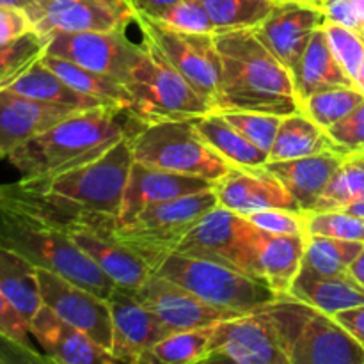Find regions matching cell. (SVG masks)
I'll return each instance as SVG.
<instances>
[{
    "mask_svg": "<svg viewBox=\"0 0 364 364\" xmlns=\"http://www.w3.org/2000/svg\"><path fill=\"white\" fill-rule=\"evenodd\" d=\"M220 59V89L215 110L301 112L294 77L256 34V27L213 34Z\"/></svg>",
    "mask_w": 364,
    "mask_h": 364,
    "instance_id": "2",
    "label": "cell"
},
{
    "mask_svg": "<svg viewBox=\"0 0 364 364\" xmlns=\"http://www.w3.org/2000/svg\"><path fill=\"white\" fill-rule=\"evenodd\" d=\"M43 304L110 352L112 316L105 299L48 270L36 269Z\"/></svg>",
    "mask_w": 364,
    "mask_h": 364,
    "instance_id": "15",
    "label": "cell"
},
{
    "mask_svg": "<svg viewBox=\"0 0 364 364\" xmlns=\"http://www.w3.org/2000/svg\"><path fill=\"white\" fill-rule=\"evenodd\" d=\"M153 274L187 288L217 308L240 313L256 311L279 297L265 283L235 267L180 252L166 256Z\"/></svg>",
    "mask_w": 364,
    "mask_h": 364,
    "instance_id": "8",
    "label": "cell"
},
{
    "mask_svg": "<svg viewBox=\"0 0 364 364\" xmlns=\"http://www.w3.org/2000/svg\"><path fill=\"white\" fill-rule=\"evenodd\" d=\"M38 0H0V6L7 7H16V9H28L32 4H36Z\"/></svg>",
    "mask_w": 364,
    "mask_h": 364,
    "instance_id": "51",
    "label": "cell"
},
{
    "mask_svg": "<svg viewBox=\"0 0 364 364\" xmlns=\"http://www.w3.org/2000/svg\"><path fill=\"white\" fill-rule=\"evenodd\" d=\"M0 244L18 252L36 269L48 270L105 299L116 283L57 228L11 210H0Z\"/></svg>",
    "mask_w": 364,
    "mask_h": 364,
    "instance_id": "5",
    "label": "cell"
},
{
    "mask_svg": "<svg viewBox=\"0 0 364 364\" xmlns=\"http://www.w3.org/2000/svg\"><path fill=\"white\" fill-rule=\"evenodd\" d=\"M323 31L340 66L352 80H355L364 63V38L352 28L333 21H326Z\"/></svg>",
    "mask_w": 364,
    "mask_h": 364,
    "instance_id": "41",
    "label": "cell"
},
{
    "mask_svg": "<svg viewBox=\"0 0 364 364\" xmlns=\"http://www.w3.org/2000/svg\"><path fill=\"white\" fill-rule=\"evenodd\" d=\"M288 295L331 316L364 304V288L350 274L318 276L301 269Z\"/></svg>",
    "mask_w": 364,
    "mask_h": 364,
    "instance_id": "27",
    "label": "cell"
},
{
    "mask_svg": "<svg viewBox=\"0 0 364 364\" xmlns=\"http://www.w3.org/2000/svg\"><path fill=\"white\" fill-rule=\"evenodd\" d=\"M112 316V347L110 354L117 363L139 364L142 354L174 333L151 308L139 299L137 291L116 284L107 297Z\"/></svg>",
    "mask_w": 364,
    "mask_h": 364,
    "instance_id": "16",
    "label": "cell"
},
{
    "mask_svg": "<svg viewBox=\"0 0 364 364\" xmlns=\"http://www.w3.org/2000/svg\"><path fill=\"white\" fill-rule=\"evenodd\" d=\"M38 34L128 28L137 20L130 0H38L25 9Z\"/></svg>",
    "mask_w": 364,
    "mask_h": 364,
    "instance_id": "12",
    "label": "cell"
},
{
    "mask_svg": "<svg viewBox=\"0 0 364 364\" xmlns=\"http://www.w3.org/2000/svg\"><path fill=\"white\" fill-rule=\"evenodd\" d=\"M0 336L9 338L11 341L21 345L27 350L38 352L31 341L28 323L2 294H0Z\"/></svg>",
    "mask_w": 364,
    "mask_h": 364,
    "instance_id": "46",
    "label": "cell"
},
{
    "mask_svg": "<svg viewBox=\"0 0 364 364\" xmlns=\"http://www.w3.org/2000/svg\"><path fill=\"white\" fill-rule=\"evenodd\" d=\"M215 112H219L231 127L237 128L252 144L258 146L265 153H270L283 116L255 112V110H215Z\"/></svg>",
    "mask_w": 364,
    "mask_h": 364,
    "instance_id": "39",
    "label": "cell"
},
{
    "mask_svg": "<svg viewBox=\"0 0 364 364\" xmlns=\"http://www.w3.org/2000/svg\"><path fill=\"white\" fill-rule=\"evenodd\" d=\"M135 23L146 41L151 43L215 109L220 89V59L213 34L185 32L139 13Z\"/></svg>",
    "mask_w": 364,
    "mask_h": 364,
    "instance_id": "10",
    "label": "cell"
},
{
    "mask_svg": "<svg viewBox=\"0 0 364 364\" xmlns=\"http://www.w3.org/2000/svg\"><path fill=\"white\" fill-rule=\"evenodd\" d=\"M135 291L139 299L148 308H151L171 331L198 329V327L213 326L220 320L244 315L233 309L217 308L188 291L187 288L156 274H151Z\"/></svg>",
    "mask_w": 364,
    "mask_h": 364,
    "instance_id": "17",
    "label": "cell"
},
{
    "mask_svg": "<svg viewBox=\"0 0 364 364\" xmlns=\"http://www.w3.org/2000/svg\"><path fill=\"white\" fill-rule=\"evenodd\" d=\"M354 84H355V87H358V89H359V91H361V92H363V95H364V63H363L361 70H359L358 77H355Z\"/></svg>",
    "mask_w": 364,
    "mask_h": 364,
    "instance_id": "53",
    "label": "cell"
},
{
    "mask_svg": "<svg viewBox=\"0 0 364 364\" xmlns=\"http://www.w3.org/2000/svg\"><path fill=\"white\" fill-rule=\"evenodd\" d=\"M75 112L80 110L0 91V160Z\"/></svg>",
    "mask_w": 364,
    "mask_h": 364,
    "instance_id": "23",
    "label": "cell"
},
{
    "mask_svg": "<svg viewBox=\"0 0 364 364\" xmlns=\"http://www.w3.org/2000/svg\"><path fill=\"white\" fill-rule=\"evenodd\" d=\"M308 2H311V0H308Z\"/></svg>",
    "mask_w": 364,
    "mask_h": 364,
    "instance_id": "55",
    "label": "cell"
},
{
    "mask_svg": "<svg viewBox=\"0 0 364 364\" xmlns=\"http://www.w3.org/2000/svg\"><path fill=\"white\" fill-rule=\"evenodd\" d=\"M290 364H364V348L334 316L279 295L262 306Z\"/></svg>",
    "mask_w": 364,
    "mask_h": 364,
    "instance_id": "4",
    "label": "cell"
},
{
    "mask_svg": "<svg viewBox=\"0 0 364 364\" xmlns=\"http://www.w3.org/2000/svg\"><path fill=\"white\" fill-rule=\"evenodd\" d=\"M283 2H291V0H283Z\"/></svg>",
    "mask_w": 364,
    "mask_h": 364,
    "instance_id": "54",
    "label": "cell"
},
{
    "mask_svg": "<svg viewBox=\"0 0 364 364\" xmlns=\"http://www.w3.org/2000/svg\"><path fill=\"white\" fill-rule=\"evenodd\" d=\"M304 249V235H272L252 226L249 238V276L265 283L277 295H288L291 283L301 272Z\"/></svg>",
    "mask_w": 364,
    "mask_h": 364,
    "instance_id": "20",
    "label": "cell"
},
{
    "mask_svg": "<svg viewBox=\"0 0 364 364\" xmlns=\"http://www.w3.org/2000/svg\"><path fill=\"white\" fill-rule=\"evenodd\" d=\"M327 134L343 155H364V100L343 119L327 128Z\"/></svg>",
    "mask_w": 364,
    "mask_h": 364,
    "instance_id": "44",
    "label": "cell"
},
{
    "mask_svg": "<svg viewBox=\"0 0 364 364\" xmlns=\"http://www.w3.org/2000/svg\"><path fill=\"white\" fill-rule=\"evenodd\" d=\"M215 326V323H213ZM213 326L174 331L142 354L139 364H198L206 363Z\"/></svg>",
    "mask_w": 364,
    "mask_h": 364,
    "instance_id": "33",
    "label": "cell"
},
{
    "mask_svg": "<svg viewBox=\"0 0 364 364\" xmlns=\"http://www.w3.org/2000/svg\"><path fill=\"white\" fill-rule=\"evenodd\" d=\"M142 43V55L124 84L132 98L128 112L135 121L141 124L191 121L215 110L151 43L146 39Z\"/></svg>",
    "mask_w": 364,
    "mask_h": 364,
    "instance_id": "6",
    "label": "cell"
},
{
    "mask_svg": "<svg viewBox=\"0 0 364 364\" xmlns=\"http://www.w3.org/2000/svg\"><path fill=\"white\" fill-rule=\"evenodd\" d=\"M213 192L219 206L244 217L269 208L302 212L287 187L265 166H231L224 176L215 180Z\"/></svg>",
    "mask_w": 364,
    "mask_h": 364,
    "instance_id": "18",
    "label": "cell"
},
{
    "mask_svg": "<svg viewBox=\"0 0 364 364\" xmlns=\"http://www.w3.org/2000/svg\"><path fill=\"white\" fill-rule=\"evenodd\" d=\"M364 199V155H347L311 212L345 210Z\"/></svg>",
    "mask_w": 364,
    "mask_h": 364,
    "instance_id": "35",
    "label": "cell"
},
{
    "mask_svg": "<svg viewBox=\"0 0 364 364\" xmlns=\"http://www.w3.org/2000/svg\"><path fill=\"white\" fill-rule=\"evenodd\" d=\"M0 91H9L14 92V95L25 96V98L53 103V105L68 107V109L73 110H91L96 109V107L107 105L100 100L75 91L59 75H55L50 68H46L41 63V59L32 64L31 68H27L21 75H18L13 82H9Z\"/></svg>",
    "mask_w": 364,
    "mask_h": 364,
    "instance_id": "28",
    "label": "cell"
},
{
    "mask_svg": "<svg viewBox=\"0 0 364 364\" xmlns=\"http://www.w3.org/2000/svg\"><path fill=\"white\" fill-rule=\"evenodd\" d=\"M206 363L290 364L272 322L262 309L217 322Z\"/></svg>",
    "mask_w": 364,
    "mask_h": 364,
    "instance_id": "13",
    "label": "cell"
},
{
    "mask_svg": "<svg viewBox=\"0 0 364 364\" xmlns=\"http://www.w3.org/2000/svg\"><path fill=\"white\" fill-rule=\"evenodd\" d=\"M213 183L215 181L206 180V178L159 169V167L146 166L134 160L127 187H124L119 223L128 220L146 206L159 205L171 199L196 194V192L210 191L213 188Z\"/></svg>",
    "mask_w": 364,
    "mask_h": 364,
    "instance_id": "22",
    "label": "cell"
},
{
    "mask_svg": "<svg viewBox=\"0 0 364 364\" xmlns=\"http://www.w3.org/2000/svg\"><path fill=\"white\" fill-rule=\"evenodd\" d=\"M322 151H340V149L336 148L326 128L316 124L304 112H295L283 116L281 119L269 153V162L301 159Z\"/></svg>",
    "mask_w": 364,
    "mask_h": 364,
    "instance_id": "29",
    "label": "cell"
},
{
    "mask_svg": "<svg viewBox=\"0 0 364 364\" xmlns=\"http://www.w3.org/2000/svg\"><path fill=\"white\" fill-rule=\"evenodd\" d=\"M180 2V0H130L132 6L135 7L139 14H146V16H156L162 9L173 6V4Z\"/></svg>",
    "mask_w": 364,
    "mask_h": 364,
    "instance_id": "49",
    "label": "cell"
},
{
    "mask_svg": "<svg viewBox=\"0 0 364 364\" xmlns=\"http://www.w3.org/2000/svg\"><path fill=\"white\" fill-rule=\"evenodd\" d=\"M326 23V14L308 0L281 2L277 9L256 27L263 45L294 75L306 46L318 27Z\"/></svg>",
    "mask_w": 364,
    "mask_h": 364,
    "instance_id": "19",
    "label": "cell"
},
{
    "mask_svg": "<svg viewBox=\"0 0 364 364\" xmlns=\"http://www.w3.org/2000/svg\"><path fill=\"white\" fill-rule=\"evenodd\" d=\"M343 212L354 213V215H358V217H363V219H364V199H363V201H359V203H354V205H350V206H348V208H345Z\"/></svg>",
    "mask_w": 364,
    "mask_h": 364,
    "instance_id": "52",
    "label": "cell"
},
{
    "mask_svg": "<svg viewBox=\"0 0 364 364\" xmlns=\"http://www.w3.org/2000/svg\"><path fill=\"white\" fill-rule=\"evenodd\" d=\"M155 18L160 23L180 28L185 32H203V34H215V25L206 13L205 6L199 0H180L173 6L160 11Z\"/></svg>",
    "mask_w": 364,
    "mask_h": 364,
    "instance_id": "42",
    "label": "cell"
},
{
    "mask_svg": "<svg viewBox=\"0 0 364 364\" xmlns=\"http://www.w3.org/2000/svg\"><path fill=\"white\" fill-rule=\"evenodd\" d=\"M130 142L135 162L159 169L215 181L231 167L199 137L194 119L142 124Z\"/></svg>",
    "mask_w": 364,
    "mask_h": 364,
    "instance_id": "9",
    "label": "cell"
},
{
    "mask_svg": "<svg viewBox=\"0 0 364 364\" xmlns=\"http://www.w3.org/2000/svg\"><path fill=\"white\" fill-rule=\"evenodd\" d=\"M130 137L80 167L0 183V210L63 231L84 228L112 237L119 226L121 203L134 164Z\"/></svg>",
    "mask_w": 364,
    "mask_h": 364,
    "instance_id": "1",
    "label": "cell"
},
{
    "mask_svg": "<svg viewBox=\"0 0 364 364\" xmlns=\"http://www.w3.org/2000/svg\"><path fill=\"white\" fill-rule=\"evenodd\" d=\"M194 127L199 137L230 166L256 167L269 162V153L252 144L215 110L194 119Z\"/></svg>",
    "mask_w": 364,
    "mask_h": 364,
    "instance_id": "30",
    "label": "cell"
},
{
    "mask_svg": "<svg viewBox=\"0 0 364 364\" xmlns=\"http://www.w3.org/2000/svg\"><path fill=\"white\" fill-rule=\"evenodd\" d=\"M363 247L361 242L308 235L301 269L318 276H345Z\"/></svg>",
    "mask_w": 364,
    "mask_h": 364,
    "instance_id": "34",
    "label": "cell"
},
{
    "mask_svg": "<svg viewBox=\"0 0 364 364\" xmlns=\"http://www.w3.org/2000/svg\"><path fill=\"white\" fill-rule=\"evenodd\" d=\"M251 228L244 215L217 205L188 231L174 252L213 259L249 274Z\"/></svg>",
    "mask_w": 364,
    "mask_h": 364,
    "instance_id": "14",
    "label": "cell"
},
{
    "mask_svg": "<svg viewBox=\"0 0 364 364\" xmlns=\"http://www.w3.org/2000/svg\"><path fill=\"white\" fill-rule=\"evenodd\" d=\"M219 205L213 188L183 198L171 199L142 208L124 223H119L112 238L141 256L149 269L176 251L188 231Z\"/></svg>",
    "mask_w": 364,
    "mask_h": 364,
    "instance_id": "7",
    "label": "cell"
},
{
    "mask_svg": "<svg viewBox=\"0 0 364 364\" xmlns=\"http://www.w3.org/2000/svg\"><path fill=\"white\" fill-rule=\"evenodd\" d=\"M363 100L364 95L355 85L326 89L302 100L301 112L327 130L334 123L343 119L348 112H352Z\"/></svg>",
    "mask_w": 364,
    "mask_h": 364,
    "instance_id": "37",
    "label": "cell"
},
{
    "mask_svg": "<svg viewBox=\"0 0 364 364\" xmlns=\"http://www.w3.org/2000/svg\"><path fill=\"white\" fill-rule=\"evenodd\" d=\"M345 156L340 151H322L301 159L267 162L265 167L287 187L302 212H311Z\"/></svg>",
    "mask_w": 364,
    "mask_h": 364,
    "instance_id": "24",
    "label": "cell"
},
{
    "mask_svg": "<svg viewBox=\"0 0 364 364\" xmlns=\"http://www.w3.org/2000/svg\"><path fill=\"white\" fill-rule=\"evenodd\" d=\"M323 14L326 21L352 28L364 38V0H311Z\"/></svg>",
    "mask_w": 364,
    "mask_h": 364,
    "instance_id": "45",
    "label": "cell"
},
{
    "mask_svg": "<svg viewBox=\"0 0 364 364\" xmlns=\"http://www.w3.org/2000/svg\"><path fill=\"white\" fill-rule=\"evenodd\" d=\"M215 25V32L258 27L283 0H199Z\"/></svg>",
    "mask_w": 364,
    "mask_h": 364,
    "instance_id": "36",
    "label": "cell"
},
{
    "mask_svg": "<svg viewBox=\"0 0 364 364\" xmlns=\"http://www.w3.org/2000/svg\"><path fill=\"white\" fill-rule=\"evenodd\" d=\"M66 233L78 249L84 251L119 287L137 290L153 274L141 256L121 245L110 235L96 233L84 228L70 230Z\"/></svg>",
    "mask_w": 364,
    "mask_h": 364,
    "instance_id": "25",
    "label": "cell"
},
{
    "mask_svg": "<svg viewBox=\"0 0 364 364\" xmlns=\"http://www.w3.org/2000/svg\"><path fill=\"white\" fill-rule=\"evenodd\" d=\"M41 63L46 68H50L53 73L59 75L68 85H71L80 95L91 96V98L100 100L107 105H117L127 110L130 109V92L123 82L107 77V75L96 73V71L87 70L84 66H78V64L63 59V57L48 55V53L41 57Z\"/></svg>",
    "mask_w": 364,
    "mask_h": 364,
    "instance_id": "32",
    "label": "cell"
},
{
    "mask_svg": "<svg viewBox=\"0 0 364 364\" xmlns=\"http://www.w3.org/2000/svg\"><path fill=\"white\" fill-rule=\"evenodd\" d=\"M141 127L123 107L80 110L14 149L7 160L23 178L63 173L100 159Z\"/></svg>",
    "mask_w": 364,
    "mask_h": 364,
    "instance_id": "3",
    "label": "cell"
},
{
    "mask_svg": "<svg viewBox=\"0 0 364 364\" xmlns=\"http://www.w3.org/2000/svg\"><path fill=\"white\" fill-rule=\"evenodd\" d=\"M291 77H294L299 103L308 96L322 92L326 89L355 85L334 57L323 25L316 28L315 34L311 36V41L306 46Z\"/></svg>",
    "mask_w": 364,
    "mask_h": 364,
    "instance_id": "26",
    "label": "cell"
},
{
    "mask_svg": "<svg viewBox=\"0 0 364 364\" xmlns=\"http://www.w3.org/2000/svg\"><path fill=\"white\" fill-rule=\"evenodd\" d=\"M0 294L31 322L43 306L36 267L0 244Z\"/></svg>",
    "mask_w": 364,
    "mask_h": 364,
    "instance_id": "31",
    "label": "cell"
},
{
    "mask_svg": "<svg viewBox=\"0 0 364 364\" xmlns=\"http://www.w3.org/2000/svg\"><path fill=\"white\" fill-rule=\"evenodd\" d=\"M34 28L23 9L0 6V46L28 34Z\"/></svg>",
    "mask_w": 364,
    "mask_h": 364,
    "instance_id": "47",
    "label": "cell"
},
{
    "mask_svg": "<svg viewBox=\"0 0 364 364\" xmlns=\"http://www.w3.org/2000/svg\"><path fill=\"white\" fill-rule=\"evenodd\" d=\"M46 36L31 31L28 34L0 46V89L13 82L18 75L38 63L46 50Z\"/></svg>",
    "mask_w": 364,
    "mask_h": 364,
    "instance_id": "38",
    "label": "cell"
},
{
    "mask_svg": "<svg viewBox=\"0 0 364 364\" xmlns=\"http://www.w3.org/2000/svg\"><path fill=\"white\" fill-rule=\"evenodd\" d=\"M334 318L348 331L352 338L364 348V304L358 308L345 309L334 315Z\"/></svg>",
    "mask_w": 364,
    "mask_h": 364,
    "instance_id": "48",
    "label": "cell"
},
{
    "mask_svg": "<svg viewBox=\"0 0 364 364\" xmlns=\"http://www.w3.org/2000/svg\"><path fill=\"white\" fill-rule=\"evenodd\" d=\"M306 235H318V237L364 244V219L343 210L306 212Z\"/></svg>",
    "mask_w": 364,
    "mask_h": 364,
    "instance_id": "40",
    "label": "cell"
},
{
    "mask_svg": "<svg viewBox=\"0 0 364 364\" xmlns=\"http://www.w3.org/2000/svg\"><path fill=\"white\" fill-rule=\"evenodd\" d=\"M45 53L84 66L127 84L142 55L144 43L128 39L127 28L92 32H52Z\"/></svg>",
    "mask_w": 364,
    "mask_h": 364,
    "instance_id": "11",
    "label": "cell"
},
{
    "mask_svg": "<svg viewBox=\"0 0 364 364\" xmlns=\"http://www.w3.org/2000/svg\"><path fill=\"white\" fill-rule=\"evenodd\" d=\"M348 274H350V276L364 288V247L358 255V258H355L354 262L350 263V267H348Z\"/></svg>",
    "mask_w": 364,
    "mask_h": 364,
    "instance_id": "50",
    "label": "cell"
},
{
    "mask_svg": "<svg viewBox=\"0 0 364 364\" xmlns=\"http://www.w3.org/2000/svg\"><path fill=\"white\" fill-rule=\"evenodd\" d=\"M28 331L50 363L59 364H116L117 359L95 340L57 316L43 304Z\"/></svg>",
    "mask_w": 364,
    "mask_h": 364,
    "instance_id": "21",
    "label": "cell"
},
{
    "mask_svg": "<svg viewBox=\"0 0 364 364\" xmlns=\"http://www.w3.org/2000/svg\"><path fill=\"white\" fill-rule=\"evenodd\" d=\"M245 219L256 226L258 230L267 231L272 235H288V237H297L306 235V212H295V210L284 208H269L259 210L251 213Z\"/></svg>",
    "mask_w": 364,
    "mask_h": 364,
    "instance_id": "43",
    "label": "cell"
}]
</instances>
